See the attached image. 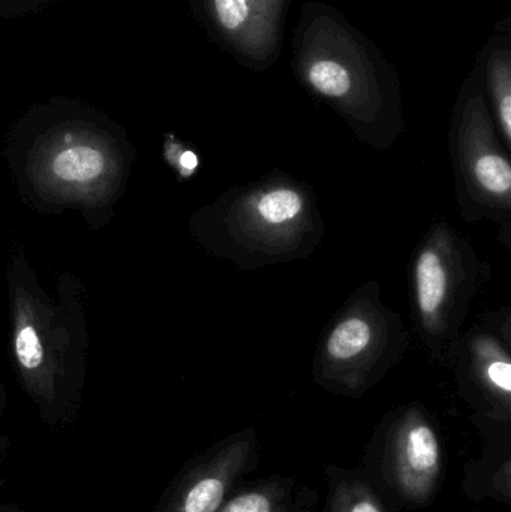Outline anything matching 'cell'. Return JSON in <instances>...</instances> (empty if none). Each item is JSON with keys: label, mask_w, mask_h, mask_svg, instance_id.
Masks as SVG:
<instances>
[{"label": "cell", "mask_w": 511, "mask_h": 512, "mask_svg": "<svg viewBox=\"0 0 511 512\" xmlns=\"http://www.w3.org/2000/svg\"><path fill=\"white\" fill-rule=\"evenodd\" d=\"M410 343L401 313L384 303L381 283L368 280L324 327L312 378L330 393L360 399L401 363Z\"/></svg>", "instance_id": "obj_2"}, {"label": "cell", "mask_w": 511, "mask_h": 512, "mask_svg": "<svg viewBox=\"0 0 511 512\" xmlns=\"http://www.w3.org/2000/svg\"><path fill=\"white\" fill-rule=\"evenodd\" d=\"M216 512H291V505L281 486L261 483L237 493Z\"/></svg>", "instance_id": "obj_13"}, {"label": "cell", "mask_w": 511, "mask_h": 512, "mask_svg": "<svg viewBox=\"0 0 511 512\" xmlns=\"http://www.w3.org/2000/svg\"><path fill=\"white\" fill-rule=\"evenodd\" d=\"M386 471L396 492L411 504H426L437 489L441 447L437 430L419 402L390 418L386 432Z\"/></svg>", "instance_id": "obj_9"}, {"label": "cell", "mask_w": 511, "mask_h": 512, "mask_svg": "<svg viewBox=\"0 0 511 512\" xmlns=\"http://www.w3.org/2000/svg\"><path fill=\"white\" fill-rule=\"evenodd\" d=\"M167 155L170 161H173L174 167L177 168L183 177H191L198 170L200 159L197 153L189 150L188 147L182 146L179 141L170 138L167 143Z\"/></svg>", "instance_id": "obj_15"}, {"label": "cell", "mask_w": 511, "mask_h": 512, "mask_svg": "<svg viewBox=\"0 0 511 512\" xmlns=\"http://www.w3.org/2000/svg\"><path fill=\"white\" fill-rule=\"evenodd\" d=\"M459 391L492 420L511 418V307L485 312L447 355Z\"/></svg>", "instance_id": "obj_7"}, {"label": "cell", "mask_w": 511, "mask_h": 512, "mask_svg": "<svg viewBox=\"0 0 511 512\" xmlns=\"http://www.w3.org/2000/svg\"><path fill=\"white\" fill-rule=\"evenodd\" d=\"M450 164L459 215L468 224L489 221L511 249V161L491 108L480 90L459 102L449 132Z\"/></svg>", "instance_id": "obj_5"}, {"label": "cell", "mask_w": 511, "mask_h": 512, "mask_svg": "<svg viewBox=\"0 0 511 512\" xmlns=\"http://www.w3.org/2000/svg\"><path fill=\"white\" fill-rule=\"evenodd\" d=\"M491 114L506 149L511 150V63L507 51H497L489 65Z\"/></svg>", "instance_id": "obj_12"}, {"label": "cell", "mask_w": 511, "mask_h": 512, "mask_svg": "<svg viewBox=\"0 0 511 512\" xmlns=\"http://www.w3.org/2000/svg\"><path fill=\"white\" fill-rule=\"evenodd\" d=\"M191 231L210 255L255 271L311 258L326 221L315 189L275 168L201 207Z\"/></svg>", "instance_id": "obj_1"}, {"label": "cell", "mask_w": 511, "mask_h": 512, "mask_svg": "<svg viewBox=\"0 0 511 512\" xmlns=\"http://www.w3.org/2000/svg\"><path fill=\"white\" fill-rule=\"evenodd\" d=\"M330 512H384L374 490L360 480H344L330 499Z\"/></svg>", "instance_id": "obj_14"}, {"label": "cell", "mask_w": 511, "mask_h": 512, "mask_svg": "<svg viewBox=\"0 0 511 512\" xmlns=\"http://www.w3.org/2000/svg\"><path fill=\"white\" fill-rule=\"evenodd\" d=\"M12 351L26 387L53 399L71 358V333L39 292L20 276L11 279Z\"/></svg>", "instance_id": "obj_8"}, {"label": "cell", "mask_w": 511, "mask_h": 512, "mask_svg": "<svg viewBox=\"0 0 511 512\" xmlns=\"http://www.w3.org/2000/svg\"><path fill=\"white\" fill-rule=\"evenodd\" d=\"M285 0H209L213 20L243 53L266 57L275 50Z\"/></svg>", "instance_id": "obj_11"}, {"label": "cell", "mask_w": 511, "mask_h": 512, "mask_svg": "<svg viewBox=\"0 0 511 512\" xmlns=\"http://www.w3.org/2000/svg\"><path fill=\"white\" fill-rule=\"evenodd\" d=\"M255 435L245 430L231 436L192 469L174 493L165 512H216L254 454Z\"/></svg>", "instance_id": "obj_10"}, {"label": "cell", "mask_w": 511, "mask_h": 512, "mask_svg": "<svg viewBox=\"0 0 511 512\" xmlns=\"http://www.w3.org/2000/svg\"><path fill=\"white\" fill-rule=\"evenodd\" d=\"M356 47L333 21H318L305 36L300 77L344 117L357 140L389 150L404 131L401 105Z\"/></svg>", "instance_id": "obj_4"}, {"label": "cell", "mask_w": 511, "mask_h": 512, "mask_svg": "<svg viewBox=\"0 0 511 512\" xmlns=\"http://www.w3.org/2000/svg\"><path fill=\"white\" fill-rule=\"evenodd\" d=\"M488 274L489 265L470 240L446 219H434L414 248L408 264L411 321L417 339L440 366H446Z\"/></svg>", "instance_id": "obj_3"}, {"label": "cell", "mask_w": 511, "mask_h": 512, "mask_svg": "<svg viewBox=\"0 0 511 512\" xmlns=\"http://www.w3.org/2000/svg\"><path fill=\"white\" fill-rule=\"evenodd\" d=\"M123 161L111 138L84 126H66L45 135L30 153L29 176L48 197L101 206L122 180Z\"/></svg>", "instance_id": "obj_6"}]
</instances>
